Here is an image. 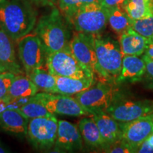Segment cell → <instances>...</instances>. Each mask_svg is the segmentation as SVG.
<instances>
[{
  "label": "cell",
  "mask_w": 153,
  "mask_h": 153,
  "mask_svg": "<svg viewBox=\"0 0 153 153\" xmlns=\"http://www.w3.org/2000/svg\"><path fill=\"white\" fill-rule=\"evenodd\" d=\"M11 151L9 150L0 141V153H7V152H10Z\"/></svg>",
  "instance_id": "35"
},
{
  "label": "cell",
  "mask_w": 153,
  "mask_h": 153,
  "mask_svg": "<svg viewBox=\"0 0 153 153\" xmlns=\"http://www.w3.org/2000/svg\"><path fill=\"white\" fill-rule=\"evenodd\" d=\"M58 120L55 116L31 118L28 124L27 137L30 145L38 150H48L56 140Z\"/></svg>",
  "instance_id": "6"
},
{
  "label": "cell",
  "mask_w": 153,
  "mask_h": 153,
  "mask_svg": "<svg viewBox=\"0 0 153 153\" xmlns=\"http://www.w3.org/2000/svg\"><path fill=\"white\" fill-rule=\"evenodd\" d=\"M137 152L140 153H153V147L148 143V141L145 140L142 144L140 145V146L139 147V148L137 149Z\"/></svg>",
  "instance_id": "33"
},
{
  "label": "cell",
  "mask_w": 153,
  "mask_h": 153,
  "mask_svg": "<svg viewBox=\"0 0 153 153\" xmlns=\"http://www.w3.org/2000/svg\"><path fill=\"white\" fill-rule=\"evenodd\" d=\"M119 123H127L153 113V104L149 101L118 99L116 97L105 111Z\"/></svg>",
  "instance_id": "11"
},
{
  "label": "cell",
  "mask_w": 153,
  "mask_h": 153,
  "mask_svg": "<svg viewBox=\"0 0 153 153\" xmlns=\"http://www.w3.org/2000/svg\"><path fill=\"white\" fill-rule=\"evenodd\" d=\"M145 72L146 66L142 57L135 55H123L121 70L116 82L123 84L141 81Z\"/></svg>",
  "instance_id": "16"
},
{
  "label": "cell",
  "mask_w": 153,
  "mask_h": 153,
  "mask_svg": "<svg viewBox=\"0 0 153 153\" xmlns=\"http://www.w3.org/2000/svg\"><path fill=\"white\" fill-rule=\"evenodd\" d=\"M142 58L145 61V66H146L145 74H147V76H148L149 78L153 80V60H151L145 55H142Z\"/></svg>",
  "instance_id": "31"
},
{
  "label": "cell",
  "mask_w": 153,
  "mask_h": 153,
  "mask_svg": "<svg viewBox=\"0 0 153 153\" xmlns=\"http://www.w3.org/2000/svg\"><path fill=\"white\" fill-rule=\"evenodd\" d=\"M95 51L99 68L97 79L111 82L117 79L122 68L123 55L120 44L111 38L95 36Z\"/></svg>",
  "instance_id": "3"
},
{
  "label": "cell",
  "mask_w": 153,
  "mask_h": 153,
  "mask_svg": "<svg viewBox=\"0 0 153 153\" xmlns=\"http://www.w3.org/2000/svg\"><path fill=\"white\" fill-rule=\"evenodd\" d=\"M38 92V88L27 76L17 74L11 84L6 99L1 102L9 103L20 99H26L33 97Z\"/></svg>",
  "instance_id": "19"
},
{
  "label": "cell",
  "mask_w": 153,
  "mask_h": 153,
  "mask_svg": "<svg viewBox=\"0 0 153 153\" xmlns=\"http://www.w3.org/2000/svg\"><path fill=\"white\" fill-rule=\"evenodd\" d=\"M107 15V9L97 1L78 9L68 22L76 31L99 35L106 28Z\"/></svg>",
  "instance_id": "4"
},
{
  "label": "cell",
  "mask_w": 153,
  "mask_h": 153,
  "mask_svg": "<svg viewBox=\"0 0 153 153\" xmlns=\"http://www.w3.org/2000/svg\"><path fill=\"white\" fill-rule=\"evenodd\" d=\"M55 152H72L83 147L79 128L65 120H58V128L55 143Z\"/></svg>",
  "instance_id": "13"
},
{
  "label": "cell",
  "mask_w": 153,
  "mask_h": 153,
  "mask_svg": "<svg viewBox=\"0 0 153 153\" xmlns=\"http://www.w3.org/2000/svg\"><path fill=\"white\" fill-rule=\"evenodd\" d=\"M0 72H4L3 69H2V68H1V65H0Z\"/></svg>",
  "instance_id": "37"
},
{
  "label": "cell",
  "mask_w": 153,
  "mask_h": 153,
  "mask_svg": "<svg viewBox=\"0 0 153 153\" xmlns=\"http://www.w3.org/2000/svg\"><path fill=\"white\" fill-rule=\"evenodd\" d=\"M18 53L26 76L35 69L43 67L46 62V52L36 34L26 35L19 40Z\"/></svg>",
  "instance_id": "9"
},
{
  "label": "cell",
  "mask_w": 153,
  "mask_h": 153,
  "mask_svg": "<svg viewBox=\"0 0 153 153\" xmlns=\"http://www.w3.org/2000/svg\"><path fill=\"white\" fill-rule=\"evenodd\" d=\"M151 1H153V0H151Z\"/></svg>",
  "instance_id": "40"
},
{
  "label": "cell",
  "mask_w": 153,
  "mask_h": 153,
  "mask_svg": "<svg viewBox=\"0 0 153 153\" xmlns=\"http://www.w3.org/2000/svg\"><path fill=\"white\" fill-rule=\"evenodd\" d=\"M27 76L36 86L38 91L56 94V76L43 67L35 69Z\"/></svg>",
  "instance_id": "22"
},
{
  "label": "cell",
  "mask_w": 153,
  "mask_h": 153,
  "mask_svg": "<svg viewBox=\"0 0 153 153\" xmlns=\"http://www.w3.org/2000/svg\"><path fill=\"white\" fill-rule=\"evenodd\" d=\"M131 27L143 37L153 38V14L144 18L131 21Z\"/></svg>",
  "instance_id": "27"
},
{
  "label": "cell",
  "mask_w": 153,
  "mask_h": 153,
  "mask_svg": "<svg viewBox=\"0 0 153 153\" xmlns=\"http://www.w3.org/2000/svg\"><path fill=\"white\" fill-rule=\"evenodd\" d=\"M90 116L92 117L100 131L106 145L105 150L121 140V123H118L117 120L114 119L104 111H91Z\"/></svg>",
  "instance_id": "14"
},
{
  "label": "cell",
  "mask_w": 153,
  "mask_h": 153,
  "mask_svg": "<svg viewBox=\"0 0 153 153\" xmlns=\"http://www.w3.org/2000/svg\"><path fill=\"white\" fill-rule=\"evenodd\" d=\"M152 10H153V4H152Z\"/></svg>",
  "instance_id": "39"
},
{
  "label": "cell",
  "mask_w": 153,
  "mask_h": 153,
  "mask_svg": "<svg viewBox=\"0 0 153 153\" xmlns=\"http://www.w3.org/2000/svg\"><path fill=\"white\" fill-rule=\"evenodd\" d=\"M16 74L10 72H0V101H4L7 98L11 84Z\"/></svg>",
  "instance_id": "28"
},
{
  "label": "cell",
  "mask_w": 153,
  "mask_h": 153,
  "mask_svg": "<svg viewBox=\"0 0 153 153\" xmlns=\"http://www.w3.org/2000/svg\"><path fill=\"white\" fill-rule=\"evenodd\" d=\"M121 123V140L132 150L137 152L140 145L153 133V118L151 114L137 119Z\"/></svg>",
  "instance_id": "12"
},
{
  "label": "cell",
  "mask_w": 153,
  "mask_h": 153,
  "mask_svg": "<svg viewBox=\"0 0 153 153\" xmlns=\"http://www.w3.org/2000/svg\"><path fill=\"white\" fill-rule=\"evenodd\" d=\"M29 119L16 109L7 108L0 112V127L6 132L16 136H27L28 124Z\"/></svg>",
  "instance_id": "17"
},
{
  "label": "cell",
  "mask_w": 153,
  "mask_h": 153,
  "mask_svg": "<svg viewBox=\"0 0 153 153\" xmlns=\"http://www.w3.org/2000/svg\"><path fill=\"white\" fill-rule=\"evenodd\" d=\"M16 109L29 120L35 118L48 117L55 115L50 112L45 106L39 101L36 100L34 97H30L27 102Z\"/></svg>",
  "instance_id": "25"
},
{
  "label": "cell",
  "mask_w": 153,
  "mask_h": 153,
  "mask_svg": "<svg viewBox=\"0 0 153 153\" xmlns=\"http://www.w3.org/2000/svg\"><path fill=\"white\" fill-rule=\"evenodd\" d=\"M82 140L91 149H101L104 150L106 145L100 131L92 117L82 118L78 124Z\"/></svg>",
  "instance_id": "20"
},
{
  "label": "cell",
  "mask_w": 153,
  "mask_h": 153,
  "mask_svg": "<svg viewBox=\"0 0 153 153\" xmlns=\"http://www.w3.org/2000/svg\"><path fill=\"white\" fill-rule=\"evenodd\" d=\"M151 0H128L124 9L131 20H137L153 14Z\"/></svg>",
  "instance_id": "24"
},
{
  "label": "cell",
  "mask_w": 153,
  "mask_h": 153,
  "mask_svg": "<svg viewBox=\"0 0 153 153\" xmlns=\"http://www.w3.org/2000/svg\"><path fill=\"white\" fill-rule=\"evenodd\" d=\"M0 65L4 72H10L14 74L24 73L18 62L13 40L0 27Z\"/></svg>",
  "instance_id": "15"
},
{
  "label": "cell",
  "mask_w": 153,
  "mask_h": 153,
  "mask_svg": "<svg viewBox=\"0 0 153 153\" xmlns=\"http://www.w3.org/2000/svg\"><path fill=\"white\" fill-rule=\"evenodd\" d=\"M76 101L90 112L91 111H106L116 97V90L111 82H100L86 90L74 95ZM91 116V115H90Z\"/></svg>",
  "instance_id": "7"
},
{
  "label": "cell",
  "mask_w": 153,
  "mask_h": 153,
  "mask_svg": "<svg viewBox=\"0 0 153 153\" xmlns=\"http://www.w3.org/2000/svg\"><path fill=\"white\" fill-rule=\"evenodd\" d=\"M95 36L75 31L69 42V48L76 60L92 72L97 79L99 68L95 51Z\"/></svg>",
  "instance_id": "10"
},
{
  "label": "cell",
  "mask_w": 153,
  "mask_h": 153,
  "mask_svg": "<svg viewBox=\"0 0 153 153\" xmlns=\"http://www.w3.org/2000/svg\"><path fill=\"white\" fill-rule=\"evenodd\" d=\"M148 41L131 26L120 35L119 44L123 55L142 56Z\"/></svg>",
  "instance_id": "18"
},
{
  "label": "cell",
  "mask_w": 153,
  "mask_h": 153,
  "mask_svg": "<svg viewBox=\"0 0 153 153\" xmlns=\"http://www.w3.org/2000/svg\"><path fill=\"white\" fill-rule=\"evenodd\" d=\"M108 24L116 33L120 35L123 32L131 27V19L125 9L117 7L107 9Z\"/></svg>",
  "instance_id": "23"
},
{
  "label": "cell",
  "mask_w": 153,
  "mask_h": 153,
  "mask_svg": "<svg viewBox=\"0 0 153 153\" xmlns=\"http://www.w3.org/2000/svg\"></svg>",
  "instance_id": "42"
},
{
  "label": "cell",
  "mask_w": 153,
  "mask_h": 153,
  "mask_svg": "<svg viewBox=\"0 0 153 153\" xmlns=\"http://www.w3.org/2000/svg\"><path fill=\"white\" fill-rule=\"evenodd\" d=\"M45 65L48 72L54 76L76 79H95L93 72L76 60L70 51L69 45L61 51L48 55Z\"/></svg>",
  "instance_id": "5"
},
{
  "label": "cell",
  "mask_w": 153,
  "mask_h": 153,
  "mask_svg": "<svg viewBox=\"0 0 153 153\" xmlns=\"http://www.w3.org/2000/svg\"><path fill=\"white\" fill-rule=\"evenodd\" d=\"M33 97L53 114L66 115L74 117L91 115L87 108L82 106L74 97L71 96L42 91L37 93Z\"/></svg>",
  "instance_id": "8"
},
{
  "label": "cell",
  "mask_w": 153,
  "mask_h": 153,
  "mask_svg": "<svg viewBox=\"0 0 153 153\" xmlns=\"http://www.w3.org/2000/svg\"><path fill=\"white\" fill-rule=\"evenodd\" d=\"M147 141H148V143L151 145V146L153 147V133L148 137V138L147 139Z\"/></svg>",
  "instance_id": "36"
},
{
  "label": "cell",
  "mask_w": 153,
  "mask_h": 153,
  "mask_svg": "<svg viewBox=\"0 0 153 153\" xmlns=\"http://www.w3.org/2000/svg\"><path fill=\"white\" fill-rule=\"evenodd\" d=\"M0 102H1V101H0Z\"/></svg>",
  "instance_id": "41"
},
{
  "label": "cell",
  "mask_w": 153,
  "mask_h": 153,
  "mask_svg": "<svg viewBox=\"0 0 153 153\" xmlns=\"http://www.w3.org/2000/svg\"><path fill=\"white\" fill-rule=\"evenodd\" d=\"M105 152L112 153H129L132 152V150L123 142V141L120 140L119 142L114 143V145L108 147V148L105 150Z\"/></svg>",
  "instance_id": "29"
},
{
  "label": "cell",
  "mask_w": 153,
  "mask_h": 153,
  "mask_svg": "<svg viewBox=\"0 0 153 153\" xmlns=\"http://www.w3.org/2000/svg\"><path fill=\"white\" fill-rule=\"evenodd\" d=\"M56 76V94L72 96L86 90L95 83L94 78H76Z\"/></svg>",
  "instance_id": "21"
},
{
  "label": "cell",
  "mask_w": 153,
  "mask_h": 153,
  "mask_svg": "<svg viewBox=\"0 0 153 153\" xmlns=\"http://www.w3.org/2000/svg\"><path fill=\"white\" fill-rule=\"evenodd\" d=\"M33 4L38 7H54L58 0H29Z\"/></svg>",
  "instance_id": "32"
},
{
  "label": "cell",
  "mask_w": 153,
  "mask_h": 153,
  "mask_svg": "<svg viewBox=\"0 0 153 153\" xmlns=\"http://www.w3.org/2000/svg\"><path fill=\"white\" fill-rule=\"evenodd\" d=\"M59 9L53 8L49 14L39 19L34 33L41 40L47 56L65 48L71 37L68 25Z\"/></svg>",
  "instance_id": "2"
},
{
  "label": "cell",
  "mask_w": 153,
  "mask_h": 153,
  "mask_svg": "<svg viewBox=\"0 0 153 153\" xmlns=\"http://www.w3.org/2000/svg\"><path fill=\"white\" fill-rule=\"evenodd\" d=\"M99 0H58L59 10L68 22L78 9L87 4Z\"/></svg>",
  "instance_id": "26"
},
{
  "label": "cell",
  "mask_w": 153,
  "mask_h": 153,
  "mask_svg": "<svg viewBox=\"0 0 153 153\" xmlns=\"http://www.w3.org/2000/svg\"><path fill=\"white\" fill-rule=\"evenodd\" d=\"M38 13L29 0H0V27L13 41L34 29Z\"/></svg>",
  "instance_id": "1"
},
{
  "label": "cell",
  "mask_w": 153,
  "mask_h": 153,
  "mask_svg": "<svg viewBox=\"0 0 153 153\" xmlns=\"http://www.w3.org/2000/svg\"><path fill=\"white\" fill-rule=\"evenodd\" d=\"M128 0H99V2L101 4L104 8L106 9L117 8H124Z\"/></svg>",
  "instance_id": "30"
},
{
  "label": "cell",
  "mask_w": 153,
  "mask_h": 153,
  "mask_svg": "<svg viewBox=\"0 0 153 153\" xmlns=\"http://www.w3.org/2000/svg\"><path fill=\"white\" fill-rule=\"evenodd\" d=\"M144 55L148 56L151 60H153V38L149 39L148 43L145 48Z\"/></svg>",
  "instance_id": "34"
},
{
  "label": "cell",
  "mask_w": 153,
  "mask_h": 153,
  "mask_svg": "<svg viewBox=\"0 0 153 153\" xmlns=\"http://www.w3.org/2000/svg\"><path fill=\"white\" fill-rule=\"evenodd\" d=\"M151 116H152V117L153 118V113H152V114H151Z\"/></svg>",
  "instance_id": "38"
}]
</instances>
